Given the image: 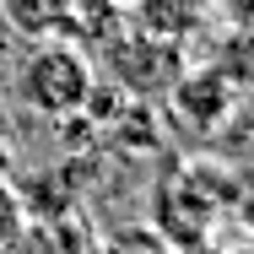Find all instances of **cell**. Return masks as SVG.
Wrapping results in <instances>:
<instances>
[{"mask_svg":"<svg viewBox=\"0 0 254 254\" xmlns=\"http://www.w3.org/2000/svg\"><path fill=\"white\" fill-rule=\"evenodd\" d=\"M92 60L81 44L70 38H38L33 49L22 54L11 87H16V103L33 108L38 119H76L87 114V98H92Z\"/></svg>","mask_w":254,"mask_h":254,"instance_id":"cell-1","label":"cell"},{"mask_svg":"<svg viewBox=\"0 0 254 254\" xmlns=\"http://www.w3.org/2000/svg\"><path fill=\"white\" fill-rule=\"evenodd\" d=\"M168 92H173L179 114H184L195 130H211V125L227 114V103H233V81H227L222 70H195V76H179Z\"/></svg>","mask_w":254,"mask_h":254,"instance_id":"cell-2","label":"cell"},{"mask_svg":"<svg viewBox=\"0 0 254 254\" xmlns=\"http://www.w3.org/2000/svg\"><path fill=\"white\" fill-rule=\"evenodd\" d=\"M0 16L22 38H65L76 27V0H0Z\"/></svg>","mask_w":254,"mask_h":254,"instance_id":"cell-3","label":"cell"},{"mask_svg":"<svg viewBox=\"0 0 254 254\" xmlns=\"http://www.w3.org/2000/svg\"><path fill=\"white\" fill-rule=\"evenodd\" d=\"M22 227H27V200L16 195V184L0 179V254L22 238Z\"/></svg>","mask_w":254,"mask_h":254,"instance_id":"cell-4","label":"cell"}]
</instances>
